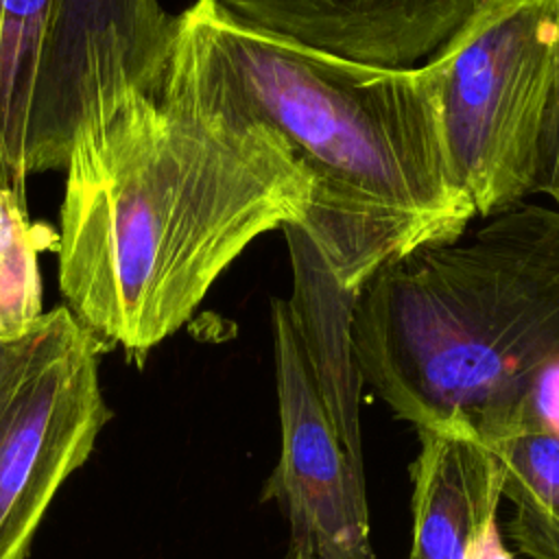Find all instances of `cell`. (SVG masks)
Listing matches in <instances>:
<instances>
[{
  "label": "cell",
  "mask_w": 559,
  "mask_h": 559,
  "mask_svg": "<svg viewBox=\"0 0 559 559\" xmlns=\"http://www.w3.org/2000/svg\"><path fill=\"white\" fill-rule=\"evenodd\" d=\"M443 66L441 50L413 68L352 61L197 0L173 15L157 100L273 133L308 179L299 225L358 293L389 260L454 240L476 216L445 148Z\"/></svg>",
  "instance_id": "obj_1"
},
{
  "label": "cell",
  "mask_w": 559,
  "mask_h": 559,
  "mask_svg": "<svg viewBox=\"0 0 559 559\" xmlns=\"http://www.w3.org/2000/svg\"><path fill=\"white\" fill-rule=\"evenodd\" d=\"M59 290L105 345L144 365L262 234L301 223L308 179L284 144L129 92L70 144Z\"/></svg>",
  "instance_id": "obj_2"
},
{
  "label": "cell",
  "mask_w": 559,
  "mask_h": 559,
  "mask_svg": "<svg viewBox=\"0 0 559 559\" xmlns=\"http://www.w3.org/2000/svg\"><path fill=\"white\" fill-rule=\"evenodd\" d=\"M352 345L362 384L417 430L518 428L559 360V207L522 201L389 260L356 295Z\"/></svg>",
  "instance_id": "obj_3"
},
{
  "label": "cell",
  "mask_w": 559,
  "mask_h": 559,
  "mask_svg": "<svg viewBox=\"0 0 559 559\" xmlns=\"http://www.w3.org/2000/svg\"><path fill=\"white\" fill-rule=\"evenodd\" d=\"M441 52L452 175L489 218L533 194L559 68V0H483Z\"/></svg>",
  "instance_id": "obj_4"
},
{
  "label": "cell",
  "mask_w": 559,
  "mask_h": 559,
  "mask_svg": "<svg viewBox=\"0 0 559 559\" xmlns=\"http://www.w3.org/2000/svg\"><path fill=\"white\" fill-rule=\"evenodd\" d=\"M105 345L57 306L24 336L0 341V559H26L63 483L111 419Z\"/></svg>",
  "instance_id": "obj_5"
},
{
  "label": "cell",
  "mask_w": 559,
  "mask_h": 559,
  "mask_svg": "<svg viewBox=\"0 0 559 559\" xmlns=\"http://www.w3.org/2000/svg\"><path fill=\"white\" fill-rule=\"evenodd\" d=\"M273 365L280 411V459L260 500L288 522L290 559H376L365 465L338 439L286 299L273 301Z\"/></svg>",
  "instance_id": "obj_6"
},
{
  "label": "cell",
  "mask_w": 559,
  "mask_h": 559,
  "mask_svg": "<svg viewBox=\"0 0 559 559\" xmlns=\"http://www.w3.org/2000/svg\"><path fill=\"white\" fill-rule=\"evenodd\" d=\"M234 15L352 61L413 68L435 57L483 0H218Z\"/></svg>",
  "instance_id": "obj_7"
},
{
  "label": "cell",
  "mask_w": 559,
  "mask_h": 559,
  "mask_svg": "<svg viewBox=\"0 0 559 559\" xmlns=\"http://www.w3.org/2000/svg\"><path fill=\"white\" fill-rule=\"evenodd\" d=\"M282 231L293 264V295L286 299L290 323L338 439L362 465V378L352 345V314L358 293L338 282L301 225L288 223Z\"/></svg>",
  "instance_id": "obj_8"
},
{
  "label": "cell",
  "mask_w": 559,
  "mask_h": 559,
  "mask_svg": "<svg viewBox=\"0 0 559 559\" xmlns=\"http://www.w3.org/2000/svg\"><path fill=\"white\" fill-rule=\"evenodd\" d=\"M413 472L408 559H463L489 511H498L502 472L493 450L467 426L419 428Z\"/></svg>",
  "instance_id": "obj_9"
},
{
  "label": "cell",
  "mask_w": 559,
  "mask_h": 559,
  "mask_svg": "<svg viewBox=\"0 0 559 559\" xmlns=\"http://www.w3.org/2000/svg\"><path fill=\"white\" fill-rule=\"evenodd\" d=\"M502 472V500L511 504L507 533L526 559H559V437L522 426L485 441Z\"/></svg>",
  "instance_id": "obj_10"
},
{
  "label": "cell",
  "mask_w": 559,
  "mask_h": 559,
  "mask_svg": "<svg viewBox=\"0 0 559 559\" xmlns=\"http://www.w3.org/2000/svg\"><path fill=\"white\" fill-rule=\"evenodd\" d=\"M52 0H0V186L26 197V131Z\"/></svg>",
  "instance_id": "obj_11"
},
{
  "label": "cell",
  "mask_w": 559,
  "mask_h": 559,
  "mask_svg": "<svg viewBox=\"0 0 559 559\" xmlns=\"http://www.w3.org/2000/svg\"><path fill=\"white\" fill-rule=\"evenodd\" d=\"M168 22L159 0H52L48 39L79 57H133L153 48Z\"/></svg>",
  "instance_id": "obj_12"
},
{
  "label": "cell",
  "mask_w": 559,
  "mask_h": 559,
  "mask_svg": "<svg viewBox=\"0 0 559 559\" xmlns=\"http://www.w3.org/2000/svg\"><path fill=\"white\" fill-rule=\"evenodd\" d=\"M55 238L31 223L26 197L0 186V341L24 336L41 319L39 253Z\"/></svg>",
  "instance_id": "obj_13"
},
{
  "label": "cell",
  "mask_w": 559,
  "mask_h": 559,
  "mask_svg": "<svg viewBox=\"0 0 559 559\" xmlns=\"http://www.w3.org/2000/svg\"><path fill=\"white\" fill-rule=\"evenodd\" d=\"M533 194H542L559 207V68L550 98L546 127L539 144V159L533 179Z\"/></svg>",
  "instance_id": "obj_14"
},
{
  "label": "cell",
  "mask_w": 559,
  "mask_h": 559,
  "mask_svg": "<svg viewBox=\"0 0 559 559\" xmlns=\"http://www.w3.org/2000/svg\"><path fill=\"white\" fill-rule=\"evenodd\" d=\"M522 426H539L559 437V360L535 378L522 406L518 428Z\"/></svg>",
  "instance_id": "obj_15"
},
{
  "label": "cell",
  "mask_w": 559,
  "mask_h": 559,
  "mask_svg": "<svg viewBox=\"0 0 559 559\" xmlns=\"http://www.w3.org/2000/svg\"><path fill=\"white\" fill-rule=\"evenodd\" d=\"M463 559H513L498 531V511H489L472 533Z\"/></svg>",
  "instance_id": "obj_16"
},
{
  "label": "cell",
  "mask_w": 559,
  "mask_h": 559,
  "mask_svg": "<svg viewBox=\"0 0 559 559\" xmlns=\"http://www.w3.org/2000/svg\"><path fill=\"white\" fill-rule=\"evenodd\" d=\"M286 559H290V557H286Z\"/></svg>",
  "instance_id": "obj_17"
}]
</instances>
